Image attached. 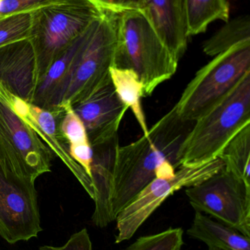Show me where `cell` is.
<instances>
[{
    "instance_id": "obj_17",
    "label": "cell",
    "mask_w": 250,
    "mask_h": 250,
    "mask_svg": "<svg viewBox=\"0 0 250 250\" xmlns=\"http://www.w3.org/2000/svg\"><path fill=\"white\" fill-rule=\"evenodd\" d=\"M186 233L189 237L204 242L208 250H250V237L199 211H195Z\"/></svg>"
},
{
    "instance_id": "obj_7",
    "label": "cell",
    "mask_w": 250,
    "mask_h": 250,
    "mask_svg": "<svg viewBox=\"0 0 250 250\" xmlns=\"http://www.w3.org/2000/svg\"><path fill=\"white\" fill-rule=\"evenodd\" d=\"M224 167L220 157L195 164L182 165L174 174L157 177L117 214L115 243L132 239L139 228L170 195L205 180Z\"/></svg>"
},
{
    "instance_id": "obj_14",
    "label": "cell",
    "mask_w": 250,
    "mask_h": 250,
    "mask_svg": "<svg viewBox=\"0 0 250 250\" xmlns=\"http://www.w3.org/2000/svg\"><path fill=\"white\" fill-rule=\"evenodd\" d=\"M140 10L179 61L189 38L186 0H142Z\"/></svg>"
},
{
    "instance_id": "obj_12",
    "label": "cell",
    "mask_w": 250,
    "mask_h": 250,
    "mask_svg": "<svg viewBox=\"0 0 250 250\" xmlns=\"http://www.w3.org/2000/svg\"><path fill=\"white\" fill-rule=\"evenodd\" d=\"M72 107L85 125L92 147L118 135L129 109L117 96L111 79Z\"/></svg>"
},
{
    "instance_id": "obj_25",
    "label": "cell",
    "mask_w": 250,
    "mask_h": 250,
    "mask_svg": "<svg viewBox=\"0 0 250 250\" xmlns=\"http://www.w3.org/2000/svg\"><path fill=\"white\" fill-rule=\"evenodd\" d=\"M57 1L59 0H1L0 17L17 13H32Z\"/></svg>"
},
{
    "instance_id": "obj_26",
    "label": "cell",
    "mask_w": 250,
    "mask_h": 250,
    "mask_svg": "<svg viewBox=\"0 0 250 250\" xmlns=\"http://www.w3.org/2000/svg\"><path fill=\"white\" fill-rule=\"evenodd\" d=\"M39 250H92V242L86 229L73 233L67 242L62 247L44 245Z\"/></svg>"
},
{
    "instance_id": "obj_20",
    "label": "cell",
    "mask_w": 250,
    "mask_h": 250,
    "mask_svg": "<svg viewBox=\"0 0 250 250\" xmlns=\"http://www.w3.org/2000/svg\"><path fill=\"white\" fill-rule=\"evenodd\" d=\"M219 157L227 171L250 184V124L232 138Z\"/></svg>"
},
{
    "instance_id": "obj_16",
    "label": "cell",
    "mask_w": 250,
    "mask_h": 250,
    "mask_svg": "<svg viewBox=\"0 0 250 250\" xmlns=\"http://www.w3.org/2000/svg\"><path fill=\"white\" fill-rule=\"evenodd\" d=\"M85 32L51 64L40 79L32 104L45 108L55 115H60L63 112L60 106L64 101L70 86L76 54Z\"/></svg>"
},
{
    "instance_id": "obj_19",
    "label": "cell",
    "mask_w": 250,
    "mask_h": 250,
    "mask_svg": "<svg viewBox=\"0 0 250 250\" xmlns=\"http://www.w3.org/2000/svg\"><path fill=\"white\" fill-rule=\"evenodd\" d=\"M189 36L205 32L214 21H228V0H186Z\"/></svg>"
},
{
    "instance_id": "obj_10",
    "label": "cell",
    "mask_w": 250,
    "mask_h": 250,
    "mask_svg": "<svg viewBox=\"0 0 250 250\" xmlns=\"http://www.w3.org/2000/svg\"><path fill=\"white\" fill-rule=\"evenodd\" d=\"M35 185L0 170V236L10 245L42 231Z\"/></svg>"
},
{
    "instance_id": "obj_3",
    "label": "cell",
    "mask_w": 250,
    "mask_h": 250,
    "mask_svg": "<svg viewBox=\"0 0 250 250\" xmlns=\"http://www.w3.org/2000/svg\"><path fill=\"white\" fill-rule=\"evenodd\" d=\"M250 124V71L195 121L179 153L182 165L219 157L223 148Z\"/></svg>"
},
{
    "instance_id": "obj_18",
    "label": "cell",
    "mask_w": 250,
    "mask_h": 250,
    "mask_svg": "<svg viewBox=\"0 0 250 250\" xmlns=\"http://www.w3.org/2000/svg\"><path fill=\"white\" fill-rule=\"evenodd\" d=\"M110 76L117 96L128 108L132 110L143 135H148L149 128L141 104V99L144 98L143 85L139 76L130 69L114 67L110 68Z\"/></svg>"
},
{
    "instance_id": "obj_6",
    "label": "cell",
    "mask_w": 250,
    "mask_h": 250,
    "mask_svg": "<svg viewBox=\"0 0 250 250\" xmlns=\"http://www.w3.org/2000/svg\"><path fill=\"white\" fill-rule=\"evenodd\" d=\"M117 17V13L104 10L85 30L63 102L74 105L110 81V70L113 66L115 50Z\"/></svg>"
},
{
    "instance_id": "obj_29",
    "label": "cell",
    "mask_w": 250,
    "mask_h": 250,
    "mask_svg": "<svg viewBox=\"0 0 250 250\" xmlns=\"http://www.w3.org/2000/svg\"><path fill=\"white\" fill-rule=\"evenodd\" d=\"M0 18H1V17H0Z\"/></svg>"
},
{
    "instance_id": "obj_11",
    "label": "cell",
    "mask_w": 250,
    "mask_h": 250,
    "mask_svg": "<svg viewBox=\"0 0 250 250\" xmlns=\"http://www.w3.org/2000/svg\"><path fill=\"white\" fill-rule=\"evenodd\" d=\"M0 101L36 133L51 152L59 157L73 173L87 193L93 200L95 191L92 179L85 169L70 157L68 150L63 144L65 141L60 135L58 123L62 114L55 115L45 108L26 102L7 90L1 83Z\"/></svg>"
},
{
    "instance_id": "obj_2",
    "label": "cell",
    "mask_w": 250,
    "mask_h": 250,
    "mask_svg": "<svg viewBox=\"0 0 250 250\" xmlns=\"http://www.w3.org/2000/svg\"><path fill=\"white\" fill-rule=\"evenodd\" d=\"M179 62L142 10L117 13L113 67L134 70L143 85L144 97L174 76Z\"/></svg>"
},
{
    "instance_id": "obj_8",
    "label": "cell",
    "mask_w": 250,
    "mask_h": 250,
    "mask_svg": "<svg viewBox=\"0 0 250 250\" xmlns=\"http://www.w3.org/2000/svg\"><path fill=\"white\" fill-rule=\"evenodd\" d=\"M195 211L204 213L250 238V184L223 167L186 188Z\"/></svg>"
},
{
    "instance_id": "obj_15",
    "label": "cell",
    "mask_w": 250,
    "mask_h": 250,
    "mask_svg": "<svg viewBox=\"0 0 250 250\" xmlns=\"http://www.w3.org/2000/svg\"><path fill=\"white\" fill-rule=\"evenodd\" d=\"M118 135L99 145L92 146L95 211L92 222L96 227L104 229L115 221L113 211V170L116 151L119 146Z\"/></svg>"
},
{
    "instance_id": "obj_27",
    "label": "cell",
    "mask_w": 250,
    "mask_h": 250,
    "mask_svg": "<svg viewBox=\"0 0 250 250\" xmlns=\"http://www.w3.org/2000/svg\"><path fill=\"white\" fill-rule=\"evenodd\" d=\"M103 10L119 13L126 10H140L142 0H90Z\"/></svg>"
},
{
    "instance_id": "obj_23",
    "label": "cell",
    "mask_w": 250,
    "mask_h": 250,
    "mask_svg": "<svg viewBox=\"0 0 250 250\" xmlns=\"http://www.w3.org/2000/svg\"><path fill=\"white\" fill-rule=\"evenodd\" d=\"M183 235L182 228H170L161 233L141 236L124 250H181Z\"/></svg>"
},
{
    "instance_id": "obj_21",
    "label": "cell",
    "mask_w": 250,
    "mask_h": 250,
    "mask_svg": "<svg viewBox=\"0 0 250 250\" xmlns=\"http://www.w3.org/2000/svg\"><path fill=\"white\" fill-rule=\"evenodd\" d=\"M250 40V17L241 15L227 21L204 43V53L210 57H215L242 41Z\"/></svg>"
},
{
    "instance_id": "obj_1",
    "label": "cell",
    "mask_w": 250,
    "mask_h": 250,
    "mask_svg": "<svg viewBox=\"0 0 250 250\" xmlns=\"http://www.w3.org/2000/svg\"><path fill=\"white\" fill-rule=\"evenodd\" d=\"M195 122L183 121L174 108L148 134L116 151L113 170L114 217L163 170L180 167L179 153Z\"/></svg>"
},
{
    "instance_id": "obj_4",
    "label": "cell",
    "mask_w": 250,
    "mask_h": 250,
    "mask_svg": "<svg viewBox=\"0 0 250 250\" xmlns=\"http://www.w3.org/2000/svg\"><path fill=\"white\" fill-rule=\"evenodd\" d=\"M103 12L90 0H59L32 12L29 39L36 55L38 82Z\"/></svg>"
},
{
    "instance_id": "obj_5",
    "label": "cell",
    "mask_w": 250,
    "mask_h": 250,
    "mask_svg": "<svg viewBox=\"0 0 250 250\" xmlns=\"http://www.w3.org/2000/svg\"><path fill=\"white\" fill-rule=\"evenodd\" d=\"M250 71V40L215 56L197 72L173 107L183 121L195 122Z\"/></svg>"
},
{
    "instance_id": "obj_28",
    "label": "cell",
    "mask_w": 250,
    "mask_h": 250,
    "mask_svg": "<svg viewBox=\"0 0 250 250\" xmlns=\"http://www.w3.org/2000/svg\"><path fill=\"white\" fill-rule=\"evenodd\" d=\"M1 0H0V4H1Z\"/></svg>"
},
{
    "instance_id": "obj_13",
    "label": "cell",
    "mask_w": 250,
    "mask_h": 250,
    "mask_svg": "<svg viewBox=\"0 0 250 250\" xmlns=\"http://www.w3.org/2000/svg\"><path fill=\"white\" fill-rule=\"evenodd\" d=\"M0 83L13 95L32 104L38 73L36 55L29 38L0 46Z\"/></svg>"
},
{
    "instance_id": "obj_24",
    "label": "cell",
    "mask_w": 250,
    "mask_h": 250,
    "mask_svg": "<svg viewBox=\"0 0 250 250\" xmlns=\"http://www.w3.org/2000/svg\"><path fill=\"white\" fill-rule=\"evenodd\" d=\"M32 21V12L0 18V46L29 38Z\"/></svg>"
},
{
    "instance_id": "obj_22",
    "label": "cell",
    "mask_w": 250,
    "mask_h": 250,
    "mask_svg": "<svg viewBox=\"0 0 250 250\" xmlns=\"http://www.w3.org/2000/svg\"><path fill=\"white\" fill-rule=\"evenodd\" d=\"M60 108L63 109V112L59 120V130L64 141L68 144V148L91 144L86 128L71 104L63 102Z\"/></svg>"
},
{
    "instance_id": "obj_9",
    "label": "cell",
    "mask_w": 250,
    "mask_h": 250,
    "mask_svg": "<svg viewBox=\"0 0 250 250\" xmlns=\"http://www.w3.org/2000/svg\"><path fill=\"white\" fill-rule=\"evenodd\" d=\"M52 152L7 105L0 101V170L35 185L51 171Z\"/></svg>"
}]
</instances>
